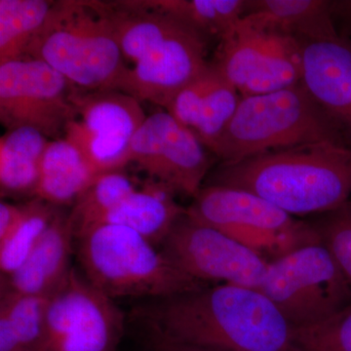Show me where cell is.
Returning <instances> with one entry per match:
<instances>
[{"label": "cell", "instance_id": "6da1fadb", "mask_svg": "<svg viewBox=\"0 0 351 351\" xmlns=\"http://www.w3.org/2000/svg\"><path fill=\"white\" fill-rule=\"evenodd\" d=\"M149 331L219 351H291L293 328L269 298L221 284L141 307Z\"/></svg>", "mask_w": 351, "mask_h": 351}, {"label": "cell", "instance_id": "7a4b0ae2", "mask_svg": "<svg viewBox=\"0 0 351 351\" xmlns=\"http://www.w3.org/2000/svg\"><path fill=\"white\" fill-rule=\"evenodd\" d=\"M205 186L248 191L293 217L330 213L351 197V147L313 143L221 163Z\"/></svg>", "mask_w": 351, "mask_h": 351}, {"label": "cell", "instance_id": "3957f363", "mask_svg": "<svg viewBox=\"0 0 351 351\" xmlns=\"http://www.w3.org/2000/svg\"><path fill=\"white\" fill-rule=\"evenodd\" d=\"M25 57L40 60L82 91L117 90L128 66L106 1L60 0Z\"/></svg>", "mask_w": 351, "mask_h": 351}, {"label": "cell", "instance_id": "277c9868", "mask_svg": "<svg viewBox=\"0 0 351 351\" xmlns=\"http://www.w3.org/2000/svg\"><path fill=\"white\" fill-rule=\"evenodd\" d=\"M345 138L302 82L270 93L242 97L213 149L221 163H234L267 152Z\"/></svg>", "mask_w": 351, "mask_h": 351}, {"label": "cell", "instance_id": "5b68a950", "mask_svg": "<svg viewBox=\"0 0 351 351\" xmlns=\"http://www.w3.org/2000/svg\"><path fill=\"white\" fill-rule=\"evenodd\" d=\"M85 278L110 297L167 299L207 287L126 226L99 225L78 237Z\"/></svg>", "mask_w": 351, "mask_h": 351}, {"label": "cell", "instance_id": "8992f818", "mask_svg": "<svg viewBox=\"0 0 351 351\" xmlns=\"http://www.w3.org/2000/svg\"><path fill=\"white\" fill-rule=\"evenodd\" d=\"M186 215L244 245L267 263L322 244L315 226L242 189L202 186L186 208Z\"/></svg>", "mask_w": 351, "mask_h": 351}, {"label": "cell", "instance_id": "52a82bcc", "mask_svg": "<svg viewBox=\"0 0 351 351\" xmlns=\"http://www.w3.org/2000/svg\"><path fill=\"white\" fill-rule=\"evenodd\" d=\"M257 291L269 298L293 329L319 324L351 306V284L323 244L269 263Z\"/></svg>", "mask_w": 351, "mask_h": 351}, {"label": "cell", "instance_id": "ba28073f", "mask_svg": "<svg viewBox=\"0 0 351 351\" xmlns=\"http://www.w3.org/2000/svg\"><path fill=\"white\" fill-rule=\"evenodd\" d=\"M211 64L241 97L270 93L301 82V43L244 16L219 40Z\"/></svg>", "mask_w": 351, "mask_h": 351}, {"label": "cell", "instance_id": "9c48e42d", "mask_svg": "<svg viewBox=\"0 0 351 351\" xmlns=\"http://www.w3.org/2000/svg\"><path fill=\"white\" fill-rule=\"evenodd\" d=\"M73 100L75 115L64 138L75 145L97 176L124 170L132 140L147 119L141 101L119 90L77 88Z\"/></svg>", "mask_w": 351, "mask_h": 351}, {"label": "cell", "instance_id": "30bf717a", "mask_svg": "<svg viewBox=\"0 0 351 351\" xmlns=\"http://www.w3.org/2000/svg\"><path fill=\"white\" fill-rule=\"evenodd\" d=\"M75 87L49 64L23 57L0 64V120L7 130L31 127L64 138L75 115Z\"/></svg>", "mask_w": 351, "mask_h": 351}, {"label": "cell", "instance_id": "8fae6325", "mask_svg": "<svg viewBox=\"0 0 351 351\" xmlns=\"http://www.w3.org/2000/svg\"><path fill=\"white\" fill-rule=\"evenodd\" d=\"M123 328L113 300L71 269L48 302L43 351H115Z\"/></svg>", "mask_w": 351, "mask_h": 351}, {"label": "cell", "instance_id": "7c38bea8", "mask_svg": "<svg viewBox=\"0 0 351 351\" xmlns=\"http://www.w3.org/2000/svg\"><path fill=\"white\" fill-rule=\"evenodd\" d=\"M162 253L201 282H223L258 290L269 263L210 226L184 215L164 240Z\"/></svg>", "mask_w": 351, "mask_h": 351}, {"label": "cell", "instance_id": "4fadbf2b", "mask_svg": "<svg viewBox=\"0 0 351 351\" xmlns=\"http://www.w3.org/2000/svg\"><path fill=\"white\" fill-rule=\"evenodd\" d=\"M206 149L193 131L162 108L147 115L134 136L129 164H135L149 179L170 186L177 195L195 198L211 167Z\"/></svg>", "mask_w": 351, "mask_h": 351}, {"label": "cell", "instance_id": "5bb4252c", "mask_svg": "<svg viewBox=\"0 0 351 351\" xmlns=\"http://www.w3.org/2000/svg\"><path fill=\"white\" fill-rule=\"evenodd\" d=\"M207 43L206 38L182 24L128 66L117 90L166 110L178 92L209 66Z\"/></svg>", "mask_w": 351, "mask_h": 351}, {"label": "cell", "instance_id": "9a60e30c", "mask_svg": "<svg viewBox=\"0 0 351 351\" xmlns=\"http://www.w3.org/2000/svg\"><path fill=\"white\" fill-rule=\"evenodd\" d=\"M302 83L351 147V41L301 43Z\"/></svg>", "mask_w": 351, "mask_h": 351}, {"label": "cell", "instance_id": "2e32d148", "mask_svg": "<svg viewBox=\"0 0 351 351\" xmlns=\"http://www.w3.org/2000/svg\"><path fill=\"white\" fill-rule=\"evenodd\" d=\"M241 99L239 92L210 62L200 75L178 92L166 110L212 152Z\"/></svg>", "mask_w": 351, "mask_h": 351}, {"label": "cell", "instance_id": "e0dca14e", "mask_svg": "<svg viewBox=\"0 0 351 351\" xmlns=\"http://www.w3.org/2000/svg\"><path fill=\"white\" fill-rule=\"evenodd\" d=\"M75 237L69 214L59 209L29 258L6 277L5 291L50 298L71 272L69 261Z\"/></svg>", "mask_w": 351, "mask_h": 351}, {"label": "cell", "instance_id": "ac0fdd59", "mask_svg": "<svg viewBox=\"0 0 351 351\" xmlns=\"http://www.w3.org/2000/svg\"><path fill=\"white\" fill-rule=\"evenodd\" d=\"M177 193L162 182H143L98 225H117L135 230L156 246L162 244L186 209L175 199Z\"/></svg>", "mask_w": 351, "mask_h": 351}, {"label": "cell", "instance_id": "d6986e66", "mask_svg": "<svg viewBox=\"0 0 351 351\" xmlns=\"http://www.w3.org/2000/svg\"><path fill=\"white\" fill-rule=\"evenodd\" d=\"M245 16L300 43L338 36L328 0H246Z\"/></svg>", "mask_w": 351, "mask_h": 351}, {"label": "cell", "instance_id": "ffe728a7", "mask_svg": "<svg viewBox=\"0 0 351 351\" xmlns=\"http://www.w3.org/2000/svg\"><path fill=\"white\" fill-rule=\"evenodd\" d=\"M96 177L75 145L66 138L51 140L41 159L34 197L58 207L73 205Z\"/></svg>", "mask_w": 351, "mask_h": 351}, {"label": "cell", "instance_id": "44dd1931", "mask_svg": "<svg viewBox=\"0 0 351 351\" xmlns=\"http://www.w3.org/2000/svg\"><path fill=\"white\" fill-rule=\"evenodd\" d=\"M51 140L31 127L7 130L0 138V188L2 195L34 197L41 159Z\"/></svg>", "mask_w": 351, "mask_h": 351}, {"label": "cell", "instance_id": "7402d4cb", "mask_svg": "<svg viewBox=\"0 0 351 351\" xmlns=\"http://www.w3.org/2000/svg\"><path fill=\"white\" fill-rule=\"evenodd\" d=\"M50 298L4 291L0 302V351H43Z\"/></svg>", "mask_w": 351, "mask_h": 351}, {"label": "cell", "instance_id": "603a6c76", "mask_svg": "<svg viewBox=\"0 0 351 351\" xmlns=\"http://www.w3.org/2000/svg\"><path fill=\"white\" fill-rule=\"evenodd\" d=\"M207 39L221 40L246 12V0H147Z\"/></svg>", "mask_w": 351, "mask_h": 351}, {"label": "cell", "instance_id": "cb8c5ba5", "mask_svg": "<svg viewBox=\"0 0 351 351\" xmlns=\"http://www.w3.org/2000/svg\"><path fill=\"white\" fill-rule=\"evenodd\" d=\"M54 1L0 0V64L25 57Z\"/></svg>", "mask_w": 351, "mask_h": 351}, {"label": "cell", "instance_id": "d4e9b609", "mask_svg": "<svg viewBox=\"0 0 351 351\" xmlns=\"http://www.w3.org/2000/svg\"><path fill=\"white\" fill-rule=\"evenodd\" d=\"M138 186L135 180L123 170L105 173L95 178L76 199L69 213L76 239L98 225L106 215Z\"/></svg>", "mask_w": 351, "mask_h": 351}, {"label": "cell", "instance_id": "484cf974", "mask_svg": "<svg viewBox=\"0 0 351 351\" xmlns=\"http://www.w3.org/2000/svg\"><path fill=\"white\" fill-rule=\"evenodd\" d=\"M24 205V214L19 223L0 241V270L5 278L29 258L60 208L36 197Z\"/></svg>", "mask_w": 351, "mask_h": 351}, {"label": "cell", "instance_id": "4316f807", "mask_svg": "<svg viewBox=\"0 0 351 351\" xmlns=\"http://www.w3.org/2000/svg\"><path fill=\"white\" fill-rule=\"evenodd\" d=\"M291 351H351V306L319 324L293 329Z\"/></svg>", "mask_w": 351, "mask_h": 351}, {"label": "cell", "instance_id": "83f0119b", "mask_svg": "<svg viewBox=\"0 0 351 351\" xmlns=\"http://www.w3.org/2000/svg\"><path fill=\"white\" fill-rule=\"evenodd\" d=\"M322 244L331 252L351 284V202L348 201L313 223Z\"/></svg>", "mask_w": 351, "mask_h": 351}, {"label": "cell", "instance_id": "f1b7e54d", "mask_svg": "<svg viewBox=\"0 0 351 351\" xmlns=\"http://www.w3.org/2000/svg\"><path fill=\"white\" fill-rule=\"evenodd\" d=\"M328 7L337 34L351 41V0H328Z\"/></svg>", "mask_w": 351, "mask_h": 351}, {"label": "cell", "instance_id": "f546056e", "mask_svg": "<svg viewBox=\"0 0 351 351\" xmlns=\"http://www.w3.org/2000/svg\"><path fill=\"white\" fill-rule=\"evenodd\" d=\"M25 205H15L1 201L0 203V241L6 239L19 223L24 214Z\"/></svg>", "mask_w": 351, "mask_h": 351}, {"label": "cell", "instance_id": "4dcf8cb0", "mask_svg": "<svg viewBox=\"0 0 351 351\" xmlns=\"http://www.w3.org/2000/svg\"><path fill=\"white\" fill-rule=\"evenodd\" d=\"M149 332V346L152 351H219L181 343L156 332Z\"/></svg>", "mask_w": 351, "mask_h": 351}]
</instances>
